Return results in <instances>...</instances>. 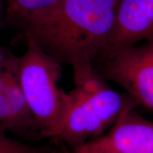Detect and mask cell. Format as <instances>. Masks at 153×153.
Segmentation results:
<instances>
[{"instance_id":"cell-1","label":"cell","mask_w":153,"mask_h":153,"mask_svg":"<svg viewBox=\"0 0 153 153\" xmlns=\"http://www.w3.org/2000/svg\"><path fill=\"white\" fill-rule=\"evenodd\" d=\"M120 0H57L26 19L16 30L73 74L94 66L111 31Z\"/></svg>"},{"instance_id":"cell-2","label":"cell","mask_w":153,"mask_h":153,"mask_svg":"<svg viewBox=\"0 0 153 153\" xmlns=\"http://www.w3.org/2000/svg\"><path fill=\"white\" fill-rule=\"evenodd\" d=\"M73 81L74 88L66 92L62 117L51 139L69 150L104 135L126 107L135 103L127 94L114 90L94 68Z\"/></svg>"},{"instance_id":"cell-3","label":"cell","mask_w":153,"mask_h":153,"mask_svg":"<svg viewBox=\"0 0 153 153\" xmlns=\"http://www.w3.org/2000/svg\"><path fill=\"white\" fill-rule=\"evenodd\" d=\"M19 56L23 92L40 140L52 138L64 110L66 91L60 87L62 65L30 40Z\"/></svg>"},{"instance_id":"cell-4","label":"cell","mask_w":153,"mask_h":153,"mask_svg":"<svg viewBox=\"0 0 153 153\" xmlns=\"http://www.w3.org/2000/svg\"><path fill=\"white\" fill-rule=\"evenodd\" d=\"M93 65L104 79L120 86L137 106L153 114V40L118 50Z\"/></svg>"},{"instance_id":"cell-5","label":"cell","mask_w":153,"mask_h":153,"mask_svg":"<svg viewBox=\"0 0 153 153\" xmlns=\"http://www.w3.org/2000/svg\"><path fill=\"white\" fill-rule=\"evenodd\" d=\"M0 131L22 141L40 140L19 77V56L0 45Z\"/></svg>"},{"instance_id":"cell-6","label":"cell","mask_w":153,"mask_h":153,"mask_svg":"<svg viewBox=\"0 0 153 153\" xmlns=\"http://www.w3.org/2000/svg\"><path fill=\"white\" fill-rule=\"evenodd\" d=\"M137 104L126 107L101 136L74 149L91 153H153V121L136 111Z\"/></svg>"},{"instance_id":"cell-7","label":"cell","mask_w":153,"mask_h":153,"mask_svg":"<svg viewBox=\"0 0 153 153\" xmlns=\"http://www.w3.org/2000/svg\"><path fill=\"white\" fill-rule=\"evenodd\" d=\"M150 40H153V0H120L111 31L94 61Z\"/></svg>"},{"instance_id":"cell-8","label":"cell","mask_w":153,"mask_h":153,"mask_svg":"<svg viewBox=\"0 0 153 153\" xmlns=\"http://www.w3.org/2000/svg\"><path fill=\"white\" fill-rule=\"evenodd\" d=\"M6 4L4 24L16 29L28 16L46 9L57 0H4Z\"/></svg>"},{"instance_id":"cell-9","label":"cell","mask_w":153,"mask_h":153,"mask_svg":"<svg viewBox=\"0 0 153 153\" xmlns=\"http://www.w3.org/2000/svg\"><path fill=\"white\" fill-rule=\"evenodd\" d=\"M52 145H33L0 131V153H58Z\"/></svg>"},{"instance_id":"cell-10","label":"cell","mask_w":153,"mask_h":153,"mask_svg":"<svg viewBox=\"0 0 153 153\" xmlns=\"http://www.w3.org/2000/svg\"><path fill=\"white\" fill-rule=\"evenodd\" d=\"M58 153H91V152H79L77 150H69L65 148H62L59 150Z\"/></svg>"},{"instance_id":"cell-11","label":"cell","mask_w":153,"mask_h":153,"mask_svg":"<svg viewBox=\"0 0 153 153\" xmlns=\"http://www.w3.org/2000/svg\"><path fill=\"white\" fill-rule=\"evenodd\" d=\"M4 24V17L3 16L2 7H1V1H0V28L2 27Z\"/></svg>"}]
</instances>
